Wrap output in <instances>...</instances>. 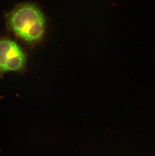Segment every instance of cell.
<instances>
[{"mask_svg":"<svg viewBox=\"0 0 155 156\" xmlns=\"http://www.w3.org/2000/svg\"><path fill=\"white\" fill-rule=\"evenodd\" d=\"M7 21L9 29L28 44H37L44 37L46 20L43 13L35 5H20L9 13Z\"/></svg>","mask_w":155,"mask_h":156,"instance_id":"6da1fadb","label":"cell"},{"mask_svg":"<svg viewBox=\"0 0 155 156\" xmlns=\"http://www.w3.org/2000/svg\"><path fill=\"white\" fill-rule=\"evenodd\" d=\"M26 64V54L15 41L7 38L0 39V75L22 72Z\"/></svg>","mask_w":155,"mask_h":156,"instance_id":"7a4b0ae2","label":"cell"}]
</instances>
